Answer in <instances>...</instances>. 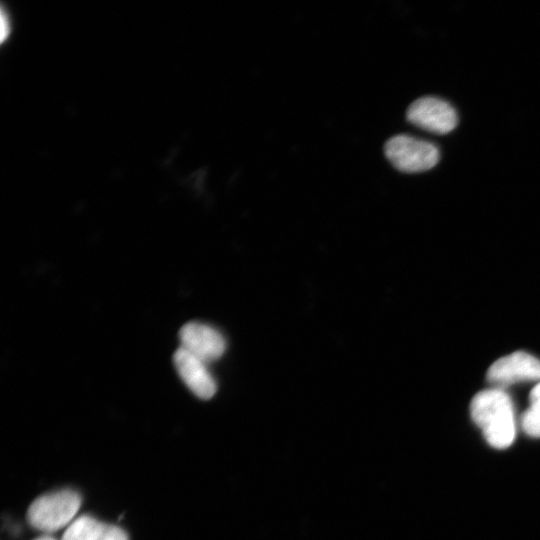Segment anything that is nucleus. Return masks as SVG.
Segmentation results:
<instances>
[{"mask_svg": "<svg viewBox=\"0 0 540 540\" xmlns=\"http://www.w3.org/2000/svg\"><path fill=\"white\" fill-rule=\"evenodd\" d=\"M173 363L183 382L197 397L207 400L214 396L216 382L205 361L179 347L174 353Z\"/></svg>", "mask_w": 540, "mask_h": 540, "instance_id": "0eeeda50", "label": "nucleus"}, {"mask_svg": "<svg viewBox=\"0 0 540 540\" xmlns=\"http://www.w3.org/2000/svg\"><path fill=\"white\" fill-rule=\"evenodd\" d=\"M35 540H57V539H55L54 537L49 536V535H43V536H41V537H39V538H37Z\"/></svg>", "mask_w": 540, "mask_h": 540, "instance_id": "9b49d317", "label": "nucleus"}, {"mask_svg": "<svg viewBox=\"0 0 540 540\" xmlns=\"http://www.w3.org/2000/svg\"><path fill=\"white\" fill-rule=\"evenodd\" d=\"M487 380L501 389L517 382L540 380V360L516 351L496 360L487 372Z\"/></svg>", "mask_w": 540, "mask_h": 540, "instance_id": "39448f33", "label": "nucleus"}, {"mask_svg": "<svg viewBox=\"0 0 540 540\" xmlns=\"http://www.w3.org/2000/svg\"><path fill=\"white\" fill-rule=\"evenodd\" d=\"M473 421L494 448L509 447L516 435L513 403L504 389L491 387L478 392L470 404Z\"/></svg>", "mask_w": 540, "mask_h": 540, "instance_id": "f257e3e1", "label": "nucleus"}, {"mask_svg": "<svg viewBox=\"0 0 540 540\" xmlns=\"http://www.w3.org/2000/svg\"><path fill=\"white\" fill-rule=\"evenodd\" d=\"M80 494L72 489L47 493L35 499L27 510L28 523L36 530L53 533L69 526L80 506Z\"/></svg>", "mask_w": 540, "mask_h": 540, "instance_id": "f03ea898", "label": "nucleus"}, {"mask_svg": "<svg viewBox=\"0 0 540 540\" xmlns=\"http://www.w3.org/2000/svg\"><path fill=\"white\" fill-rule=\"evenodd\" d=\"M9 15L5 14L4 8L1 11V40L4 42L10 33Z\"/></svg>", "mask_w": 540, "mask_h": 540, "instance_id": "9d476101", "label": "nucleus"}, {"mask_svg": "<svg viewBox=\"0 0 540 540\" xmlns=\"http://www.w3.org/2000/svg\"><path fill=\"white\" fill-rule=\"evenodd\" d=\"M406 117L416 127L437 135L448 134L458 124L455 108L447 101L434 96H425L413 101L407 109Z\"/></svg>", "mask_w": 540, "mask_h": 540, "instance_id": "20e7f679", "label": "nucleus"}, {"mask_svg": "<svg viewBox=\"0 0 540 540\" xmlns=\"http://www.w3.org/2000/svg\"><path fill=\"white\" fill-rule=\"evenodd\" d=\"M521 427L531 437H540V382L529 395V407L522 414Z\"/></svg>", "mask_w": 540, "mask_h": 540, "instance_id": "1a4fd4ad", "label": "nucleus"}, {"mask_svg": "<svg viewBox=\"0 0 540 540\" xmlns=\"http://www.w3.org/2000/svg\"><path fill=\"white\" fill-rule=\"evenodd\" d=\"M179 339L180 347L206 363L220 358L226 349L222 334L213 327L199 322L185 324L180 329Z\"/></svg>", "mask_w": 540, "mask_h": 540, "instance_id": "423d86ee", "label": "nucleus"}, {"mask_svg": "<svg viewBox=\"0 0 540 540\" xmlns=\"http://www.w3.org/2000/svg\"><path fill=\"white\" fill-rule=\"evenodd\" d=\"M384 152L390 163L404 173L427 171L436 166L440 159L436 145L406 134L387 140Z\"/></svg>", "mask_w": 540, "mask_h": 540, "instance_id": "7ed1b4c3", "label": "nucleus"}, {"mask_svg": "<svg viewBox=\"0 0 540 540\" xmlns=\"http://www.w3.org/2000/svg\"><path fill=\"white\" fill-rule=\"evenodd\" d=\"M61 540H129L120 527L102 522L90 515L76 518L65 530Z\"/></svg>", "mask_w": 540, "mask_h": 540, "instance_id": "6e6552de", "label": "nucleus"}]
</instances>
